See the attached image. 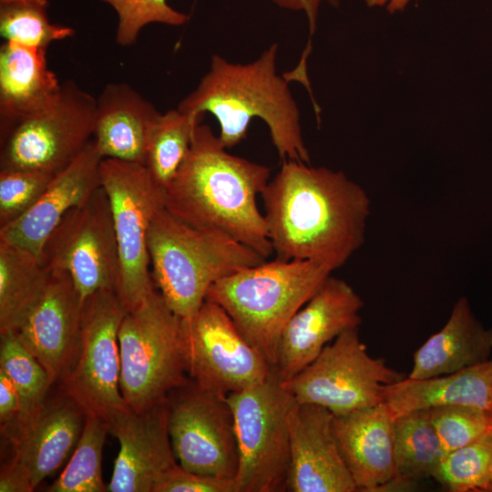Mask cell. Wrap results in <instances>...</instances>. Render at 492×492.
I'll list each match as a JSON object with an SVG mask.
<instances>
[{
  "mask_svg": "<svg viewBox=\"0 0 492 492\" xmlns=\"http://www.w3.org/2000/svg\"><path fill=\"white\" fill-rule=\"evenodd\" d=\"M109 5L118 15L116 42L122 46L136 43L141 29L149 24L159 23L179 26L188 15L172 8L167 0H100Z\"/></svg>",
  "mask_w": 492,
  "mask_h": 492,
  "instance_id": "34",
  "label": "cell"
},
{
  "mask_svg": "<svg viewBox=\"0 0 492 492\" xmlns=\"http://www.w3.org/2000/svg\"><path fill=\"white\" fill-rule=\"evenodd\" d=\"M491 353L492 327H484L467 299L461 297L445 325L415 352L407 377L425 379L454 373L488 360Z\"/></svg>",
  "mask_w": 492,
  "mask_h": 492,
  "instance_id": "23",
  "label": "cell"
},
{
  "mask_svg": "<svg viewBox=\"0 0 492 492\" xmlns=\"http://www.w3.org/2000/svg\"><path fill=\"white\" fill-rule=\"evenodd\" d=\"M87 414L57 386L27 417L1 428L9 458L25 466L38 485L67 459L81 436Z\"/></svg>",
  "mask_w": 492,
  "mask_h": 492,
  "instance_id": "17",
  "label": "cell"
},
{
  "mask_svg": "<svg viewBox=\"0 0 492 492\" xmlns=\"http://www.w3.org/2000/svg\"><path fill=\"white\" fill-rule=\"evenodd\" d=\"M275 5L280 7L293 10L302 11L305 13L308 24L310 35H313L316 29L317 17L319 13L320 5L323 1H326L333 6L339 5V0H272Z\"/></svg>",
  "mask_w": 492,
  "mask_h": 492,
  "instance_id": "39",
  "label": "cell"
},
{
  "mask_svg": "<svg viewBox=\"0 0 492 492\" xmlns=\"http://www.w3.org/2000/svg\"><path fill=\"white\" fill-rule=\"evenodd\" d=\"M325 407L297 403L289 417V492H355L356 485L333 431Z\"/></svg>",
  "mask_w": 492,
  "mask_h": 492,
  "instance_id": "18",
  "label": "cell"
},
{
  "mask_svg": "<svg viewBox=\"0 0 492 492\" xmlns=\"http://www.w3.org/2000/svg\"><path fill=\"white\" fill-rule=\"evenodd\" d=\"M226 397L239 456L235 492L286 491L289 417L297 401L274 370L263 382Z\"/></svg>",
  "mask_w": 492,
  "mask_h": 492,
  "instance_id": "7",
  "label": "cell"
},
{
  "mask_svg": "<svg viewBox=\"0 0 492 492\" xmlns=\"http://www.w3.org/2000/svg\"><path fill=\"white\" fill-rule=\"evenodd\" d=\"M488 415H489V427H488V433L492 436V403L490 406L487 409Z\"/></svg>",
  "mask_w": 492,
  "mask_h": 492,
  "instance_id": "41",
  "label": "cell"
},
{
  "mask_svg": "<svg viewBox=\"0 0 492 492\" xmlns=\"http://www.w3.org/2000/svg\"><path fill=\"white\" fill-rule=\"evenodd\" d=\"M46 48L5 41L0 47V130L37 110L59 91Z\"/></svg>",
  "mask_w": 492,
  "mask_h": 492,
  "instance_id": "24",
  "label": "cell"
},
{
  "mask_svg": "<svg viewBox=\"0 0 492 492\" xmlns=\"http://www.w3.org/2000/svg\"><path fill=\"white\" fill-rule=\"evenodd\" d=\"M50 275L40 257L0 241V333L21 328L43 298Z\"/></svg>",
  "mask_w": 492,
  "mask_h": 492,
  "instance_id": "26",
  "label": "cell"
},
{
  "mask_svg": "<svg viewBox=\"0 0 492 492\" xmlns=\"http://www.w3.org/2000/svg\"><path fill=\"white\" fill-rule=\"evenodd\" d=\"M384 402L395 416L439 405H465L488 409L492 403V357L459 371L425 379H404L388 385Z\"/></svg>",
  "mask_w": 492,
  "mask_h": 492,
  "instance_id": "25",
  "label": "cell"
},
{
  "mask_svg": "<svg viewBox=\"0 0 492 492\" xmlns=\"http://www.w3.org/2000/svg\"><path fill=\"white\" fill-rule=\"evenodd\" d=\"M126 313L112 290L98 291L84 301L73 360L56 384L87 415L107 422L112 414L128 408L119 385L118 331Z\"/></svg>",
  "mask_w": 492,
  "mask_h": 492,
  "instance_id": "11",
  "label": "cell"
},
{
  "mask_svg": "<svg viewBox=\"0 0 492 492\" xmlns=\"http://www.w3.org/2000/svg\"><path fill=\"white\" fill-rule=\"evenodd\" d=\"M108 423L119 444L108 491L154 492L178 464L168 429L167 400L142 412L118 411Z\"/></svg>",
  "mask_w": 492,
  "mask_h": 492,
  "instance_id": "16",
  "label": "cell"
},
{
  "mask_svg": "<svg viewBox=\"0 0 492 492\" xmlns=\"http://www.w3.org/2000/svg\"><path fill=\"white\" fill-rule=\"evenodd\" d=\"M103 159L94 139L57 171L34 206L15 221L0 227V241L41 257L45 243L71 210L85 203L101 187Z\"/></svg>",
  "mask_w": 492,
  "mask_h": 492,
  "instance_id": "19",
  "label": "cell"
},
{
  "mask_svg": "<svg viewBox=\"0 0 492 492\" xmlns=\"http://www.w3.org/2000/svg\"><path fill=\"white\" fill-rule=\"evenodd\" d=\"M364 306L347 282L331 274L283 329L274 366L279 377L290 380L340 334L359 328Z\"/></svg>",
  "mask_w": 492,
  "mask_h": 492,
  "instance_id": "15",
  "label": "cell"
},
{
  "mask_svg": "<svg viewBox=\"0 0 492 492\" xmlns=\"http://www.w3.org/2000/svg\"><path fill=\"white\" fill-rule=\"evenodd\" d=\"M148 250L155 287L183 320L198 313L213 283L266 260L231 236L190 225L165 208L151 221Z\"/></svg>",
  "mask_w": 492,
  "mask_h": 492,
  "instance_id": "4",
  "label": "cell"
},
{
  "mask_svg": "<svg viewBox=\"0 0 492 492\" xmlns=\"http://www.w3.org/2000/svg\"><path fill=\"white\" fill-rule=\"evenodd\" d=\"M82 307L83 302L69 275L51 272L43 298L16 332L56 384L73 360Z\"/></svg>",
  "mask_w": 492,
  "mask_h": 492,
  "instance_id": "21",
  "label": "cell"
},
{
  "mask_svg": "<svg viewBox=\"0 0 492 492\" xmlns=\"http://www.w3.org/2000/svg\"><path fill=\"white\" fill-rule=\"evenodd\" d=\"M277 53L278 45L272 44L247 64L231 63L213 55L209 71L177 108L195 116L212 114L227 149L243 140L251 119L259 118L267 125L282 160L310 163L298 106L288 79L277 73Z\"/></svg>",
  "mask_w": 492,
  "mask_h": 492,
  "instance_id": "3",
  "label": "cell"
},
{
  "mask_svg": "<svg viewBox=\"0 0 492 492\" xmlns=\"http://www.w3.org/2000/svg\"><path fill=\"white\" fill-rule=\"evenodd\" d=\"M100 181L108 198L118 249L116 293L128 312L155 288L148 233L154 216L165 208L166 190L145 165L115 159H102Z\"/></svg>",
  "mask_w": 492,
  "mask_h": 492,
  "instance_id": "9",
  "label": "cell"
},
{
  "mask_svg": "<svg viewBox=\"0 0 492 492\" xmlns=\"http://www.w3.org/2000/svg\"><path fill=\"white\" fill-rule=\"evenodd\" d=\"M108 423L87 415L81 436L63 472L50 485L49 492H105L102 454Z\"/></svg>",
  "mask_w": 492,
  "mask_h": 492,
  "instance_id": "29",
  "label": "cell"
},
{
  "mask_svg": "<svg viewBox=\"0 0 492 492\" xmlns=\"http://www.w3.org/2000/svg\"><path fill=\"white\" fill-rule=\"evenodd\" d=\"M96 98L72 80L37 110L1 133V169L51 173L67 166L93 139Z\"/></svg>",
  "mask_w": 492,
  "mask_h": 492,
  "instance_id": "8",
  "label": "cell"
},
{
  "mask_svg": "<svg viewBox=\"0 0 492 492\" xmlns=\"http://www.w3.org/2000/svg\"><path fill=\"white\" fill-rule=\"evenodd\" d=\"M332 272L312 261L265 260L213 283L206 300L219 304L274 368L283 329Z\"/></svg>",
  "mask_w": 492,
  "mask_h": 492,
  "instance_id": "5",
  "label": "cell"
},
{
  "mask_svg": "<svg viewBox=\"0 0 492 492\" xmlns=\"http://www.w3.org/2000/svg\"><path fill=\"white\" fill-rule=\"evenodd\" d=\"M181 331L188 376L202 389L227 396L263 382L274 370L211 301L181 319Z\"/></svg>",
  "mask_w": 492,
  "mask_h": 492,
  "instance_id": "13",
  "label": "cell"
},
{
  "mask_svg": "<svg viewBox=\"0 0 492 492\" xmlns=\"http://www.w3.org/2000/svg\"><path fill=\"white\" fill-rule=\"evenodd\" d=\"M409 2L410 0H364L367 6H384L391 14L404 11Z\"/></svg>",
  "mask_w": 492,
  "mask_h": 492,
  "instance_id": "40",
  "label": "cell"
},
{
  "mask_svg": "<svg viewBox=\"0 0 492 492\" xmlns=\"http://www.w3.org/2000/svg\"><path fill=\"white\" fill-rule=\"evenodd\" d=\"M0 372L13 383L20 397L21 410L14 423L36 410L56 384L15 331L0 333Z\"/></svg>",
  "mask_w": 492,
  "mask_h": 492,
  "instance_id": "30",
  "label": "cell"
},
{
  "mask_svg": "<svg viewBox=\"0 0 492 492\" xmlns=\"http://www.w3.org/2000/svg\"><path fill=\"white\" fill-rule=\"evenodd\" d=\"M48 6V0H0L1 37L46 49L53 42L71 37L73 28L50 22Z\"/></svg>",
  "mask_w": 492,
  "mask_h": 492,
  "instance_id": "31",
  "label": "cell"
},
{
  "mask_svg": "<svg viewBox=\"0 0 492 492\" xmlns=\"http://www.w3.org/2000/svg\"><path fill=\"white\" fill-rule=\"evenodd\" d=\"M40 259L50 272L69 275L83 302L98 291L116 292L118 249L108 198L102 187L66 214L45 243Z\"/></svg>",
  "mask_w": 492,
  "mask_h": 492,
  "instance_id": "12",
  "label": "cell"
},
{
  "mask_svg": "<svg viewBox=\"0 0 492 492\" xmlns=\"http://www.w3.org/2000/svg\"><path fill=\"white\" fill-rule=\"evenodd\" d=\"M395 454L396 477L391 487H408L421 479L433 477L446 452L429 409L395 416Z\"/></svg>",
  "mask_w": 492,
  "mask_h": 492,
  "instance_id": "27",
  "label": "cell"
},
{
  "mask_svg": "<svg viewBox=\"0 0 492 492\" xmlns=\"http://www.w3.org/2000/svg\"><path fill=\"white\" fill-rule=\"evenodd\" d=\"M21 410L20 397L16 388L9 378L0 372V425L6 426L14 423Z\"/></svg>",
  "mask_w": 492,
  "mask_h": 492,
  "instance_id": "38",
  "label": "cell"
},
{
  "mask_svg": "<svg viewBox=\"0 0 492 492\" xmlns=\"http://www.w3.org/2000/svg\"><path fill=\"white\" fill-rule=\"evenodd\" d=\"M118 349L120 391L134 412L165 402L189 380L181 319L156 287L126 313L118 331Z\"/></svg>",
  "mask_w": 492,
  "mask_h": 492,
  "instance_id": "6",
  "label": "cell"
},
{
  "mask_svg": "<svg viewBox=\"0 0 492 492\" xmlns=\"http://www.w3.org/2000/svg\"><path fill=\"white\" fill-rule=\"evenodd\" d=\"M203 117L176 108L160 112L150 125L144 165L163 189L167 190L185 160Z\"/></svg>",
  "mask_w": 492,
  "mask_h": 492,
  "instance_id": "28",
  "label": "cell"
},
{
  "mask_svg": "<svg viewBox=\"0 0 492 492\" xmlns=\"http://www.w3.org/2000/svg\"><path fill=\"white\" fill-rule=\"evenodd\" d=\"M395 418L384 402L333 415V431L357 491L385 490L395 481Z\"/></svg>",
  "mask_w": 492,
  "mask_h": 492,
  "instance_id": "20",
  "label": "cell"
},
{
  "mask_svg": "<svg viewBox=\"0 0 492 492\" xmlns=\"http://www.w3.org/2000/svg\"><path fill=\"white\" fill-rule=\"evenodd\" d=\"M261 195L278 259L312 261L333 272L364 243L371 200L343 171L282 160Z\"/></svg>",
  "mask_w": 492,
  "mask_h": 492,
  "instance_id": "1",
  "label": "cell"
},
{
  "mask_svg": "<svg viewBox=\"0 0 492 492\" xmlns=\"http://www.w3.org/2000/svg\"><path fill=\"white\" fill-rule=\"evenodd\" d=\"M429 410L446 454L475 442L488 432L487 409L465 405H447Z\"/></svg>",
  "mask_w": 492,
  "mask_h": 492,
  "instance_id": "33",
  "label": "cell"
},
{
  "mask_svg": "<svg viewBox=\"0 0 492 492\" xmlns=\"http://www.w3.org/2000/svg\"><path fill=\"white\" fill-rule=\"evenodd\" d=\"M154 492H235V481L194 473L178 463L160 478Z\"/></svg>",
  "mask_w": 492,
  "mask_h": 492,
  "instance_id": "36",
  "label": "cell"
},
{
  "mask_svg": "<svg viewBox=\"0 0 492 492\" xmlns=\"http://www.w3.org/2000/svg\"><path fill=\"white\" fill-rule=\"evenodd\" d=\"M270 169L232 155L206 124L166 190L165 209L180 220L223 232L267 259L273 251L257 196Z\"/></svg>",
  "mask_w": 492,
  "mask_h": 492,
  "instance_id": "2",
  "label": "cell"
},
{
  "mask_svg": "<svg viewBox=\"0 0 492 492\" xmlns=\"http://www.w3.org/2000/svg\"><path fill=\"white\" fill-rule=\"evenodd\" d=\"M55 173L0 169V227L26 213L43 194Z\"/></svg>",
  "mask_w": 492,
  "mask_h": 492,
  "instance_id": "35",
  "label": "cell"
},
{
  "mask_svg": "<svg viewBox=\"0 0 492 492\" xmlns=\"http://www.w3.org/2000/svg\"><path fill=\"white\" fill-rule=\"evenodd\" d=\"M432 478L451 492H492V436L446 454Z\"/></svg>",
  "mask_w": 492,
  "mask_h": 492,
  "instance_id": "32",
  "label": "cell"
},
{
  "mask_svg": "<svg viewBox=\"0 0 492 492\" xmlns=\"http://www.w3.org/2000/svg\"><path fill=\"white\" fill-rule=\"evenodd\" d=\"M36 489L27 468L9 458L1 464L0 492H32Z\"/></svg>",
  "mask_w": 492,
  "mask_h": 492,
  "instance_id": "37",
  "label": "cell"
},
{
  "mask_svg": "<svg viewBox=\"0 0 492 492\" xmlns=\"http://www.w3.org/2000/svg\"><path fill=\"white\" fill-rule=\"evenodd\" d=\"M405 377L384 358L368 353L357 328L340 334L283 383L297 403L321 405L342 415L383 403L384 389Z\"/></svg>",
  "mask_w": 492,
  "mask_h": 492,
  "instance_id": "10",
  "label": "cell"
},
{
  "mask_svg": "<svg viewBox=\"0 0 492 492\" xmlns=\"http://www.w3.org/2000/svg\"><path fill=\"white\" fill-rule=\"evenodd\" d=\"M159 113L128 84H107L96 98L93 136L103 159L144 165L149 129Z\"/></svg>",
  "mask_w": 492,
  "mask_h": 492,
  "instance_id": "22",
  "label": "cell"
},
{
  "mask_svg": "<svg viewBox=\"0 0 492 492\" xmlns=\"http://www.w3.org/2000/svg\"><path fill=\"white\" fill-rule=\"evenodd\" d=\"M168 429L176 459L194 473L234 480L239 456L233 414L227 397L191 379L167 398Z\"/></svg>",
  "mask_w": 492,
  "mask_h": 492,
  "instance_id": "14",
  "label": "cell"
}]
</instances>
